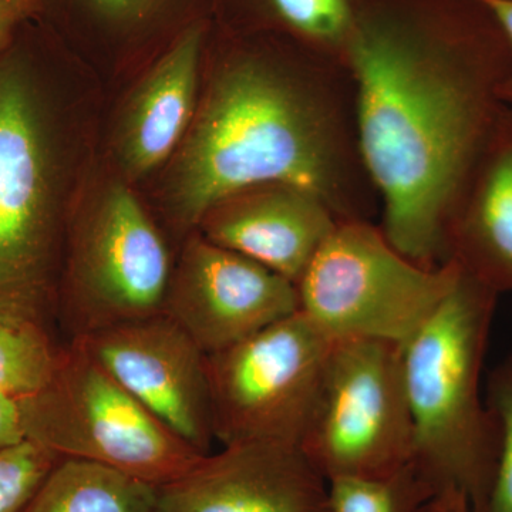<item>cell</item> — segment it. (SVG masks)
I'll use <instances>...</instances> for the list:
<instances>
[{
  "mask_svg": "<svg viewBox=\"0 0 512 512\" xmlns=\"http://www.w3.org/2000/svg\"><path fill=\"white\" fill-rule=\"evenodd\" d=\"M359 140L384 201L383 235L423 266L447 232L500 114L510 50L487 10L464 0L436 40L390 16L357 19L348 40Z\"/></svg>",
  "mask_w": 512,
  "mask_h": 512,
  "instance_id": "cell-1",
  "label": "cell"
},
{
  "mask_svg": "<svg viewBox=\"0 0 512 512\" xmlns=\"http://www.w3.org/2000/svg\"><path fill=\"white\" fill-rule=\"evenodd\" d=\"M215 76L175 158V225L191 234L222 201L264 185L326 200L328 137L309 100L259 56H234Z\"/></svg>",
  "mask_w": 512,
  "mask_h": 512,
  "instance_id": "cell-2",
  "label": "cell"
},
{
  "mask_svg": "<svg viewBox=\"0 0 512 512\" xmlns=\"http://www.w3.org/2000/svg\"><path fill=\"white\" fill-rule=\"evenodd\" d=\"M497 293L461 268L427 322L402 346L413 421L412 466L434 494L457 491L484 512L497 470V423L481 372Z\"/></svg>",
  "mask_w": 512,
  "mask_h": 512,
  "instance_id": "cell-3",
  "label": "cell"
},
{
  "mask_svg": "<svg viewBox=\"0 0 512 512\" xmlns=\"http://www.w3.org/2000/svg\"><path fill=\"white\" fill-rule=\"evenodd\" d=\"M19 400L26 440L154 487L184 476L204 456L73 342L60 352L49 382Z\"/></svg>",
  "mask_w": 512,
  "mask_h": 512,
  "instance_id": "cell-4",
  "label": "cell"
},
{
  "mask_svg": "<svg viewBox=\"0 0 512 512\" xmlns=\"http://www.w3.org/2000/svg\"><path fill=\"white\" fill-rule=\"evenodd\" d=\"M461 266H423L360 222L336 225L296 284L298 311L332 342L404 345L456 286Z\"/></svg>",
  "mask_w": 512,
  "mask_h": 512,
  "instance_id": "cell-5",
  "label": "cell"
},
{
  "mask_svg": "<svg viewBox=\"0 0 512 512\" xmlns=\"http://www.w3.org/2000/svg\"><path fill=\"white\" fill-rule=\"evenodd\" d=\"M32 23L0 55V292L45 293L56 239L55 123Z\"/></svg>",
  "mask_w": 512,
  "mask_h": 512,
  "instance_id": "cell-6",
  "label": "cell"
},
{
  "mask_svg": "<svg viewBox=\"0 0 512 512\" xmlns=\"http://www.w3.org/2000/svg\"><path fill=\"white\" fill-rule=\"evenodd\" d=\"M299 447L326 481L387 477L407 466L413 421L402 345L375 339L333 343Z\"/></svg>",
  "mask_w": 512,
  "mask_h": 512,
  "instance_id": "cell-7",
  "label": "cell"
},
{
  "mask_svg": "<svg viewBox=\"0 0 512 512\" xmlns=\"http://www.w3.org/2000/svg\"><path fill=\"white\" fill-rule=\"evenodd\" d=\"M173 268L136 195L126 184L109 185L73 225L62 296L70 339L164 312Z\"/></svg>",
  "mask_w": 512,
  "mask_h": 512,
  "instance_id": "cell-8",
  "label": "cell"
},
{
  "mask_svg": "<svg viewBox=\"0 0 512 512\" xmlns=\"http://www.w3.org/2000/svg\"><path fill=\"white\" fill-rule=\"evenodd\" d=\"M333 343L296 311L207 355L214 439L299 446Z\"/></svg>",
  "mask_w": 512,
  "mask_h": 512,
  "instance_id": "cell-9",
  "label": "cell"
},
{
  "mask_svg": "<svg viewBox=\"0 0 512 512\" xmlns=\"http://www.w3.org/2000/svg\"><path fill=\"white\" fill-rule=\"evenodd\" d=\"M175 436L210 453L207 355L164 312L70 339Z\"/></svg>",
  "mask_w": 512,
  "mask_h": 512,
  "instance_id": "cell-10",
  "label": "cell"
},
{
  "mask_svg": "<svg viewBox=\"0 0 512 512\" xmlns=\"http://www.w3.org/2000/svg\"><path fill=\"white\" fill-rule=\"evenodd\" d=\"M296 285L248 256L188 234L164 313L205 355L220 352L298 311Z\"/></svg>",
  "mask_w": 512,
  "mask_h": 512,
  "instance_id": "cell-11",
  "label": "cell"
},
{
  "mask_svg": "<svg viewBox=\"0 0 512 512\" xmlns=\"http://www.w3.org/2000/svg\"><path fill=\"white\" fill-rule=\"evenodd\" d=\"M154 512H330L328 481L298 444L241 441L157 487Z\"/></svg>",
  "mask_w": 512,
  "mask_h": 512,
  "instance_id": "cell-12",
  "label": "cell"
},
{
  "mask_svg": "<svg viewBox=\"0 0 512 512\" xmlns=\"http://www.w3.org/2000/svg\"><path fill=\"white\" fill-rule=\"evenodd\" d=\"M336 225L318 195L291 185H264L222 201L195 231L296 285Z\"/></svg>",
  "mask_w": 512,
  "mask_h": 512,
  "instance_id": "cell-13",
  "label": "cell"
},
{
  "mask_svg": "<svg viewBox=\"0 0 512 512\" xmlns=\"http://www.w3.org/2000/svg\"><path fill=\"white\" fill-rule=\"evenodd\" d=\"M207 18L190 23L161 50L128 101L117 137L124 173L141 178L173 156L197 113Z\"/></svg>",
  "mask_w": 512,
  "mask_h": 512,
  "instance_id": "cell-14",
  "label": "cell"
},
{
  "mask_svg": "<svg viewBox=\"0 0 512 512\" xmlns=\"http://www.w3.org/2000/svg\"><path fill=\"white\" fill-rule=\"evenodd\" d=\"M447 232V261L495 293L512 291V111L501 107Z\"/></svg>",
  "mask_w": 512,
  "mask_h": 512,
  "instance_id": "cell-15",
  "label": "cell"
},
{
  "mask_svg": "<svg viewBox=\"0 0 512 512\" xmlns=\"http://www.w3.org/2000/svg\"><path fill=\"white\" fill-rule=\"evenodd\" d=\"M156 494L113 468L59 458L20 512H154Z\"/></svg>",
  "mask_w": 512,
  "mask_h": 512,
  "instance_id": "cell-16",
  "label": "cell"
},
{
  "mask_svg": "<svg viewBox=\"0 0 512 512\" xmlns=\"http://www.w3.org/2000/svg\"><path fill=\"white\" fill-rule=\"evenodd\" d=\"M45 293L0 292V393L16 399L39 392L60 352L42 316Z\"/></svg>",
  "mask_w": 512,
  "mask_h": 512,
  "instance_id": "cell-17",
  "label": "cell"
},
{
  "mask_svg": "<svg viewBox=\"0 0 512 512\" xmlns=\"http://www.w3.org/2000/svg\"><path fill=\"white\" fill-rule=\"evenodd\" d=\"M195 0H40L42 19L56 6H66L82 16L89 25L110 36L151 35L153 30L167 28L177 36L197 19Z\"/></svg>",
  "mask_w": 512,
  "mask_h": 512,
  "instance_id": "cell-18",
  "label": "cell"
},
{
  "mask_svg": "<svg viewBox=\"0 0 512 512\" xmlns=\"http://www.w3.org/2000/svg\"><path fill=\"white\" fill-rule=\"evenodd\" d=\"M433 495L412 463L392 476L328 481L330 512H417Z\"/></svg>",
  "mask_w": 512,
  "mask_h": 512,
  "instance_id": "cell-19",
  "label": "cell"
},
{
  "mask_svg": "<svg viewBox=\"0 0 512 512\" xmlns=\"http://www.w3.org/2000/svg\"><path fill=\"white\" fill-rule=\"evenodd\" d=\"M258 3L282 28L316 42H348L357 22L350 0H258Z\"/></svg>",
  "mask_w": 512,
  "mask_h": 512,
  "instance_id": "cell-20",
  "label": "cell"
},
{
  "mask_svg": "<svg viewBox=\"0 0 512 512\" xmlns=\"http://www.w3.org/2000/svg\"><path fill=\"white\" fill-rule=\"evenodd\" d=\"M485 403L497 423L500 448L484 512H512V355L491 373Z\"/></svg>",
  "mask_w": 512,
  "mask_h": 512,
  "instance_id": "cell-21",
  "label": "cell"
},
{
  "mask_svg": "<svg viewBox=\"0 0 512 512\" xmlns=\"http://www.w3.org/2000/svg\"><path fill=\"white\" fill-rule=\"evenodd\" d=\"M59 457L30 440L0 450V512H20Z\"/></svg>",
  "mask_w": 512,
  "mask_h": 512,
  "instance_id": "cell-22",
  "label": "cell"
},
{
  "mask_svg": "<svg viewBox=\"0 0 512 512\" xmlns=\"http://www.w3.org/2000/svg\"><path fill=\"white\" fill-rule=\"evenodd\" d=\"M39 10L40 0H0V55Z\"/></svg>",
  "mask_w": 512,
  "mask_h": 512,
  "instance_id": "cell-23",
  "label": "cell"
},
{
  "mask_svg": "<svg viewBox=\"0 0 512 512\" xmlns=\"http://www.w3.org/2000/svg\"><path fill=\"white\" fill-rule=\"evenodd\" d=\"M487 10L495 25L503 33L505 43L510 50V69L500 90L501 104L512 111V0H473Z\"/></svg>",
  "mask_w": 512,
  "mask_h": 512,
  "instance_id": "cell-24",
  "label": "cell"
},
{
  "mask_svg": "<svg viewBox=\"0 0 512 512\" xmlns=\"http://www.w3.org/2000/svg\"><path fill=\"white\" fill-rule=\"evenodd\" d=\"M25 439L20 400L0 393V450Z\"/></svg>",
  "mask_w": 512,
  "mask_h": 512,
  "instance_id": "cell-25",
  "label": "cell"
},
{
  "mask_svg": "<svg viewBox=\"0 0 512 512\" xmlns=\"http://www.w3.org/2000/svg\"><path fill=\"white\" fill-rule=\"evenodd\" d=\"M417 512H473L467 498L457 491H443L433 495Z\"/></svg>",
  "mask_w": 512,
  "mask_h": 512,
  "instance_id": "cell-26",
  "label": "cell"
}]
</instances>
